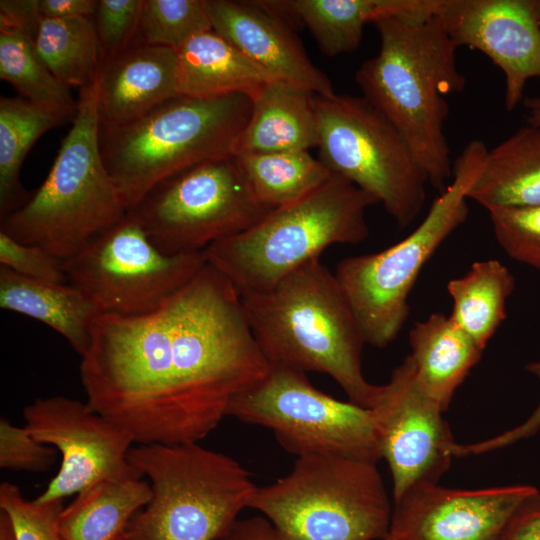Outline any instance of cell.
I'll return each mask as SVG.
<instances>
[{"mask_svg": "<svg viewBox=\"0 0 540 540\" xmlns=\"http://www.w3.org/2000/svg\"><path fill=\"white\" fill-rule=\"evenodd\" d=\"M212 29L276 79L333 95L331 81L308 57L292 26L259 1L208 0Z\"/></svg>", "mask_w": 540, "mask_h": 540, "instance_id": "cell-18", "label": "cell"}, {"mask_svg": "<svg viewBox=\"0 0 540 540\" xmlns=\"http://www.w3.org/2000/svg\"><path fill=\"white\" fill-rule=\"evenodd\" d=\"M273 209L252 193L233 157L183 170L153 187L128 213L163 253L203 252Z\"/></svg>", "mask_w": 540, "mask_h": 540, "instance_id": "cell-12", "label": "cell"}, {"mask_svg": "<svg viewBox=\"0 0 540 540\" xmlns=\"http://www.w3.org/2000/svg\"><path fill=\"white\" fill-rule=\"evenodd\" d=\"M207 263L203 252L168 255L130 213L64 261L68 283L102 314L138 316L160 307Z\"/></svg>", "mask_w": 540, "mask_h": 540, "instance_id": "cell-13", "label": "cell"}, {"mask_svg": "<svg viewBox=\"0 0 540 540\" xmlns=\"http://www.w3.org/2000/svg\"><path fill=\"white\" fill-rule=\"evenodd\" d=\"M269 368L241 295L206 263L150 313L101 314L79 371L89 408L135 443L180 444L209 435Z\"/></svg>", "mask_w": 540, "mask_h": 540, "instance_id": "cell-1", "label": "cell"}, {"mask_svg": "<svg viewBox=\"0 0 540 540\" xmlns=\"http://www.w3.org/2000/svg\"><path fill=\"white\" fill-rule=\"evenodd\" d=\"M514 287V276L499 260L476 261L463 276L447 283L453 303L450 316L485 349L506 318V303Z\"/></svg>", "mask_w": 540, "mask_h": 540, "instance_id": "cell-27", "label": "cell"}, {"mask_svg": "<svg viewBox=\"0 0 540 540\" xmlns=\"http://www.w3.org/2000/svg\"><path fill=\"white\" fill-rule=\"evenodd\" d=\"M128 459L150 480L152 496L126 540H219L256 488L238 461L198 442L138 444Z\"/></svg>", "mask_w": 540, "mask_h": 540, "instance_id": "cell-7", "label": "cell"}, {"mask_svg": "<svg viewBox=\"0 0 540 540\" xmlns=\"http://www.w3.org/2000/svg\"><path fill=\"white\" fill-rule=\"evenodd\" d=\"M98 0H38V12L43 18H93Z\"/></svg>", "mask_w": 540, "mask_h": 540, "instance_id": "cell-42", "label": "cell"}, {"mask_svg": "<svg viewBox=\"0 0 540 540\" xmlns=\"http://www.w3.org/2000/svg\"><path fill=\"white\" fill-rule=\"evenodd\" d=\"M248 508L292 540H383L393 509L375 462L333 454L297 457Z\"/></svg>", "mask_w": 540, "mask_h": 540, "instance_id": "cell-9", "label": "cell"}, {"mask_svg": "<svg viewBox=\"0 0 540 540\" xmlns=\"http://www.w3.org/2000/svg\"><path fill=\"white\" fill-rule=\"evenodd\" d=\"M254 338L270 365L330 376L349 401L370 408L380 385L362 371L365 344L335 274L316 258L272 289L241 296Z\"/></svg>", "mask_w": 540, "mask_h": 540, "instance_id": "cell-3", "label": "cell"}, {"mask_svg": "<svg viewBox=\"0 0 540 540\" xmlns=\"http://www.w3.org/2000/svg\"><path fill=\"white\" fill-rule=\"evenodd\" d=\"M151 496L143 479L97 482L63 508L59 530L65 540H126L130 521Z\"/></svg>", "mask_w": 540, "mask_h": 540, "instance_id": "cell-25", "label": "cell"}, {"mask_svg": "<svg viewBox=\"0 0 540 540\" xmlns=\"http://www.w3.org/2000/svg\"><path fill=\"white\" fill-rule=\"evenodd\" d=\"M63 500L38 503L26 500L10 482L0 485V510L10 517L16 540H65L58 527Z\"/></svg>", "mask_w": 540, "mask_h": 540, "instance_id": "cell-34", "label": "cell"}, {"mask_svg": "<svg viewBox=\"0 0 540 540\" xmlns=\"http://www.w3.org/2000/svg\"><path fill=\"white\" fill-rule=\"evenodd\" d=\"M467 198L488 212L540 204V128L527 124L488 150Z\"/></svg>", "mask_w": 540, "mask_h": 540, "instance_id": "cell-24", "label": "cell"}, {"mask_svg": "<svg viewBox=\"0 0 540 540\" xmlns=\"http://www.w3.org/2000/svg\"><path fill=\"white\" fill-rule=\"evenodd\" d=\"M177 62V51L134 40L101 64L97 92L100 126H124L180 96Z\"/></svg>", "mask_w": 540, "mask_h": 540, "instance_id": "cell-19", "label": "cell"}, {"mask_svg": "<svg viewBox=\"0 0 540 540\" xmlns=\"http://www.w3.org/2000/svg\"><path fill=\"white\" fill-rule=\"evenodd\" d=\"M226 416L270 429L297 457L333 454L375 463L382 458L369 408L320 391L305 372L289 367L270 365L260 381L231 400Z\"/></svg>", "mask_w": 540, "mask_h": 540, "instance_id": "cell-11", "label": "cell"}, {"mask_svg": "<svg viewBox=\"0 0 540 540\" xmlns=\"http://www.w3.org/2000/svg\"><path fill=\"white\" fill-rule=\"evenodd\" d=\"M409 354L419 383L446 411L453 395L480 360L482 349L451 318L433 313L409 331Z\"/></svg>", "mask_w": 540, "mask_h": 540, "instance_id": "cell-23", "label": "cell"}, {"mask_svg": "<svg viewBox=\"0 0 540 540\" xmlns=\"http://www.w3.org/2000/svg\"><path fill=\"white\" fill-rule=\"evenodd\" d=\"M219 540H292L280 532L266 517L237 520Z\"/></svg>", "mask_w": 540, "mask_h": 540, "instance_id": "cell-40", "label": "cell"}, {"mask_svg": "<svg viewBox=\"0 0 540 540\" xmlns=\"http://www.w3.org/2000/svg\"><path fill=\"white\" fill-rule=\"evenodd\" d=\"M487 151L481 140L464 147L453 164L450 183L405 238L382 251L338 262L334 274L365 343L382 348L401 332L410 312L409 295L421 270L468 216L467 194Z\"/></svg>", "mask_w": 540, "mask_h": 540, "instance_id": "cell-8", "label": "cell"}, {"mask_svg": "<svg viewBox=\"0 0 540 540\" xmlns=\"http://www.w3.org/2000/svg\"><path fill=\"white\" fill-rule=\"evenodd\" d=\"M0 307L38 320L86 352L93 325L102 314L95 302L70 283L22 276L0 265Z\"/></svg>", "mask_w": 540, "mask_h": 540, "instance_id": "cell-22", "label": "cell"}, {"mask_svg": "<svg viewBox=\"0 0 540 540\" xmlns=\"http://www.w3.org/2000/svg\"><path fill=\"white\" fill-rule=\"evenodd\" d=\"M489 213L495 239L518 262L540 269V204Z\"/></svg>", "mask_w": 540, "mask_h": 540, "instance_id": "cell-33", "label": "cell"}, {"mask_svg": "<svg viewBox=\"0 0 540 540\" xmlns=\"http://www.w3.org/2000/svg\"><path fill=\"white\" fill-rule=\"evenodd\" d=\"M315 106L319 160L408 227L425 204L428 180L402 134L362 96L316 94Z\"/></svg>", "mask_w": 540, "mask_h": 540, "instance_id": "cell-10", "label": "cell"}, {"mask_svg": "<svg viewBox=\"0 0 540 540\" xmlns=\"http://www.w3.org/2000/svg\"><path fill=\"white\" fill-rule=\"evenodd\" d=\"M501 540H540V492L537 489L517 508Z\"/></svg>", "mask_w": 540, "mask_h": 540, "instance_id": "cell-39", "label": "cell"}, {"mask_svg": "<svg viewBox=\"0 0 540 540\" xmlns=\"http://www.w3.org/2000/svg\"><path fill=\"white\" fill-rule=\"evenodd\" d=\"M74 117L23 97L0 98V220L31 197L20 181L22 163L47 131Z\"/></svg>", "mask_w": 540, "mask_h": 540, "instance_id": "cell-26", "label": "cell"}, {"mask_svg": "<svg viewBox=\"0 0 540 540\" xmlns=\"http://www.w3.org/2000/svg\"><path fill=\"white\" fill-rule=\"evenodd\" d=\"M24 427L62 457L57 474L34 499L63 500L104 480L143 479L129 462L132 435L88 404L66 396L36 398L23 410Z\"/></svg>", "mask_w": 540, "mask_h": 540, "instance_id": "cell-14", "label": "cell"}, {"mask_svg": "<svg viewBox=\"0 0 540 540\" xmlns=\"http://www.w3.org/2000/svg\"><path fill=\"white\" fill-rule=\"evenodd\" d=\"M536 487L481 489L422 484L394 500L383 540H501L514 512Z\"/></svg>", "mask_w": 540, "mask_h": 540, "instance_id": "cell-17", "label": "cell"}, {"mask_svg": "<svg viewBox=\"0 0 540 540\" xmlns=\"http://www.w3.org/2000/svg\"><path fill=\"white\" fill-rule=\"evenodd\" d=\"M33 39L42 61L66 87L81 90L98 78L101 53L93 18L41 17Z\"/></svg>", "mask_w": 540, "mask_h": 540, "instance_id": "cell-30", "label": "cell"}, {"mask_svg": "<svg viewBox=\"0 0 540 540\" xmlns=\"http://www.w3.org/2000/svg\"><path fill=\"white\" fill-rule=\"evenodd\" d=\"M526 370L540 379V360L527 364ZM540 430V401L532 414L520 425L500 433L495 437L471 444H457L453 447L454 457L480 455L512 445L529 438Z\"/></svg>", "mask_w": 540, "mask_h": 540, "instance_id": "cell-38", "label": "cell"}, {"mask_svg": "<svg viewBox=\"0 0 540 540\" xmlns=\"http://www.w3.org/2000/svg\"><path fill=\"white\" fill-rule=\"evenodd\" d=\"M33 36L30 30L0 25V78L23 98L74 117L77 100L42 61Z\"/></svg>", "mask_w": 540, "mask_h": 540, "instance_id": "cell-31", "label": "cell"}, {"mask_svg": "<svg viewBox=\"0 0 540 540\" xmlns=\"http://www.w3.org/2000/svg\"><path fill=\"white\" fill-rule=\"evenodd\" d=\"M369 409L392 475L393 499L415 486L439 483L456 443L444 411L419 383L409 355L380 385Z\"/></svg>", "mask_w": 540, "mask_h": 540, "instance_id": "cell-15", "label": "cell"}, {"mask_svg": "<svg viewBox=\"0 0 540 540\" xmlns=\"http://www.w3.org/2000/svg\"><path fill=\"white\" fill-rule=\"evenodd\" d=\"M0 265L28 278L68 283L63 260L39 246L23 244L2 231Z\"/></svg>", "mask_w": 540, "mask_h": 540, "instance_id": "cell-37", "label": "cell"}, {"mask_svg": "<svg viewBox=\"0 0 540 540\" xmlns=\"http://www.w3.org/2000/svg\"><path fill=\"white\" fill-rule=\"evenodd\" d=\"M143 0H98L93 17L101 64L124 51L135 39Z\"/></svg>", "mask_w": 540, "mask_h": 540, "instance_id": "cell-35", "label": "cell"}, {"mask_svg": "<svg viewBox=\"0 0 540 540\" xmlns=\"http://www.w3.org/2000/svg\"><path fill=\"white\" fill-rule=\"evenodd\" d=\"M297 22L305 25L327 56L355 51L363 29L384 15L411 9L416 0H289Z\"/></svg>", "mask_w": 540, "mask_h": 540, "instance_id": "cell-28", "label": "cell"}, {"mask_svg": "<svg viewBox=\"0 0 540 540\" xmlns=\"http://www.w3.org/2000/svg\"><path fill=\"white\" fill-rule=\"evenodd\" d=\"M435 13L458 48L479 50L500 68L513 111L540 77V0H438Z\"/></svg>", "mask_w": 540, "mask_h": 540, "instance_id": "cell-16", "label": "cell"}, {"mask_svg": "<svg viewBox=\"0 0 540 540\" xmlns=\"http://www.w3.org/2000/svg\"><path fill=\"white\" fill-rule=\"evenodd\" d=\"M0 540H16L12 521L3 510H0Z\"/></svg>", "mask_w": 540, "mask_h": 540, "instance_id": "cell-44", "label": "cell"}, {"mask_svg": "<svg viewBox=\"0 0 540 540\" xmlns=\"http://www.w3.org/2000/svg\"><path fill=\"white\" fill-rule=\"evenodd\" d=\"M233 158L254 196L272 209L306 197L332 176L309 150L245 154Z\"/></svg>", "mask_w": 540, "mask_h": 540, "instance_id": "cell-29", "label": "cell"}, {"mask_svg": "<svg viewBox=\"0 0 540 540\" xmlns=\"http://www.w3.org/2000/svg\"><path fill=\"white\" fill-rule=\"evenodd\" d=\"M40 18L38 0L0 1V25L27 29L35 33Z\"/></svg>", "mask_w": 540, "mask_h": 540, "instance_id": "cell-41", "label": "cell"}, {"mask_svg": "<svg viewBox=\"0 0 540 540\" xmlns=\"http://www.w3.org/2000/svg\"><path fill=\"white\" fill-rule=\"evenodd\" d=\"M315 95L308 88L280 79L267 83L251 98V114L233 156L316 147Z\"/></svg>", "mask_w": 540, "mask_h": 540, "instance_id": "cell-20", "label": "cell"}, {"mask_svg": "<svg viewBox=\"0 0 540 540\" xmlns=\"http://www.w3.org/2000/svg\"><path fill=\"white\" fill-rule=\"evenodd\" d=\"M438 0L377 18L378 53L355 74L362 97L402 134L439 193L453 175L444 125L446 96L462 92L466 78L457 64L458 47L435 13Z\"/></svg>", "mask_w": 540, "mask_h": 540, "instance_id": "cell-2", "label": "cell"}, {"mask_svg": "<svg viewBox=\"0 0 540 540\" xmlns=\"http://www.w3.org/2000/svg\"><path fill=\"white\" fill-rule=\"evenodd\" d=\"M251 109L243 94L178 96L124 126L99 125L101 156L127 211L168 177L233 157Z\"/></svg>", "mask_w": 540, "mask_h": 540, "instance_id": "cell-6", "label": "cell"}, {"mask_svg": "<svg viewBox=\"0 0 540 540\" xmlns=\"http://www.w3.org/2000/svg\"><path fill=\"white\" fill-rule=\"evenodd\" d=\"M56 460V449L37 441L25 427L0 420V467L11 471L45 472Z\"/></svg>", "mask_w": 540, "mask_h": 540, "instance_id": "cell-36", "label": "cell"}, {"mask_svg": "<svg viewBox=\"0 0 540 540\" xmlns=\"http://www.w3.org/2000/svg\"><path fill=\"white\" fill-rule=\"evenodd\" d=\"M377 203L332 173L306 197L273 209L247 230L211 244L203 254L241 296L266 292L319 258L327 247L366 240V211Z\"/></svg>", "mask_w": 540, "mask_h": 540, "instance_id": "cell-4", "label": "cell"}, {"mask_svg": "<svg viewBox=\"0 0 540 540\" xmlns=\"http://www.w3.org/2000/svg\"><path fill=\"white\" fill-rule=\"evenodd\" d=\"M209 30L208 0H143L134 40L178 51Z\"/></svg>", "mask_w": 540, "mask_h": 540, "instance_id": "cell-32", "label": "cell"}, {"mask_svg": "<svg viewBox=\"0 0 540 540\" xmlns=\"http://www.w3.org/2000/svg\"><path fill=\"white\" fill-rule=\"evenodd\" d=\"M527 111V124L540 128V92L523 100Z\"/></svg>", "mask_w": 540, "mask_h": 540, "instance_id": "cell-43", "label": "cell"}, {"mask_svg": "<svg viewBox=\"0 0 540 540\" xmlns=\"http://www.w3.org/2000/svg\"><path fill=\"white\" fill-rule=\"evenodd\" d=\"M98 78L79 90L77 110L41 186L0 220V231L66 261L128 213L99 146Z\"/></svg>", "mask_w": 540, "mask_h": 540, "instance_id": "cell-5", "label": "cell"}, {"mask_svg": "<svg viewBox=\"0 0 540 540\" xmlns=\"http://www.w3.org/2000/svg\"><path fill=\"white\" fill-rule=\"evenodd\" d=\"M180 96L215 98L243 94L250 99L276 78L214 30L202 32L177 51Z\"/></svg>", "mask_w": 540, "mask_h": 540, "instance_id": "cell-21", "label": "cell"}]
</instances>
